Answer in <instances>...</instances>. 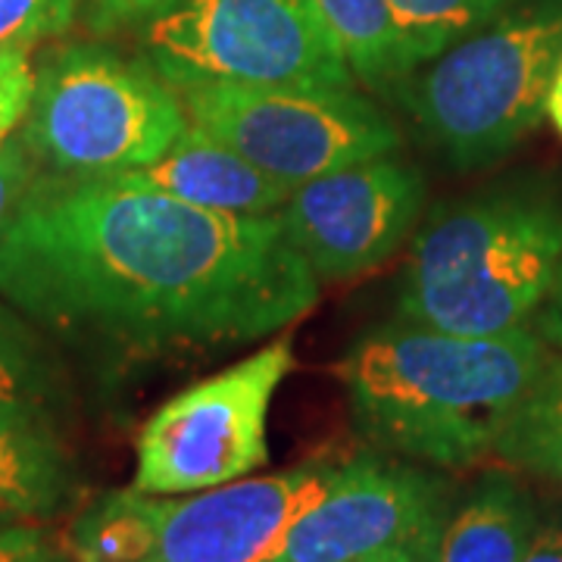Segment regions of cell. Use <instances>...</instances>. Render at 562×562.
I'll return each mask as SVG.
<instances>
[{
    "label": "cell",
    "mask_w": 562,
    "mask_h": 562,
    "mask_svg": "<svg viewBox=\"0 0 562 562\" xmlns=\"http://www.w3.org/2000/svg\"><path fill=\"white\" fill-rule=\"evenodd\" d=\"M519 562H562V522L538 525Z\"/></svg>",
    "instance_id": "cell-26"
},
{
    "label": "cell",
    "mask_w": 562,
    "mask_h": 562,
    "mask_svg": "<svg viewBox=\"0 0 562 562\" xmlns=\"http://www.w3.org/2000/svg\"><path fill=\"white\" fill-rule=\"evenodd\" d=\"M0 297L66 338L157 360L288 331L319 303V279L279 213H210L116 176H41L0 228Z\"/></svg>",
    "instance_id": "cell-1"
},
{
    "label": "cell",
    "mask_w": 562,
    "mask_h": 562,
    "mask_svg": "<svg viewBox=\"0 0 562 562\" xmlns=\"http://www.w3.org/2000/svg\"><path fill=\"white\" fill-rule=\"evenodd\" d=\"M0 562H63L47 535L25 522L0 525Z\"/></svg>",
    "instance_id": "cell-24"
},
{
    "label": "cell",
    "mask_w": 562,
    "mask_h": 562,
    "mask_svg": "<svg viewBox=\"0 0 562 562\" xmlns=\"http://www.w3.org/2000/svg\"><path fill=\"white\" fill-rule=\"evenodd\" d=\"M531 328L541 335V341L547 347H553V350L562 353V266L553 288H550V294H547V301L541 303V310L531 319Z\"/></svg>",
    "instance_id": "cell-25"
},
{
    "label": "cell",
    "mask_w": 562,
    "mask_h": 562,
    "mask_svg": "<svg viewBox=\"0 0 562 562\" xmlns=\"http://www.w3.org/2000/svg\"><path fill=\"white\" fill-rule=\"evenodd\" d=\"M50 394L54 372L44 344L20 310L0 297V401L47 409Z\"/></svg>",
    "instance_id": "cell-19"
},
{
    "label": "cell",
    "mask_w": 562,
    "mask_h": 562,
    "mask_svg": "<svg viewBox=\"0 0 562 562\" xmlns=\"http://www.w3.org/2000/svg\"><path fill=\"white\" fill-rule=\"evenodd\" d=\"M35 88V63H0V140H7L22 125V116Z\"/></svg>",
    "instance_id": "cell-23"
},
{
    "label": "cell",
    "mask_w": 562,
    "mask_h": 562,
    "mask_svg": "<svg viewBox=\"0 0 562 562\" xmlns=\"http://www.w3.org/2000/svg\"><path fill=\"white\" fill-rule=\"evenodd\" d=\"M562 266V184L513 176L443 203L416 232L401 319L491 338L531 328Z\"/></svg>",
    "instance_id": "cell-3"
},
{
    "label": "cell",
    "mask_w": 562,
    "mask_h": 562,
    "mask_svg": "<svg viewBox=\"0 0 562 562\" xmlns=\"http://www.w3.org/2000/svg\"><path fill=\"white\" fill-rule=\"evenodd\" d=\"M453 506V487L413 460H344L328 494L294 525L276 562H431Z\"/></svg>",
    "instance_id": "cell-9"
},
{
    "label": "cell",
    "mask_w": 562,
    "mask_h": 562,
    "mask_svg": "<svg viewBox=\"0 0 562 562\" xmlns=\"http://www.w3.org/2000/svg\"><path fill=\"white\" fill-rule=\"evenodd\" d=\"M562 63V0H519L387 94L453 169H484L547 116Z\"/></svg>",
    "instance_id": "cell-4"
},
{
    "label": "cell",
    "mask_w": 562,
    "mask_h": 562,
    "mask_svg": "<svg viewBox=\"0 0 562 562\" xmlns=\"http://www.w3.org/2000/svg\"><path fill=\"white\" fill-rule=\"evenodd\" d=\"M176 0H81V13L88 29L94 32H120V29H140L144 22L160 16Z\"/></svg>",
    "instance_id": "cell-22"
},
{
    "label": "cell",
    "mask_w": 562,
    "mask_h": 562,
    "mask_svg": "<svg viewBox=\"0 0 562 562\" xmlns=\"http://www.w3.org/2000/svg\"><path fill=\"white\" fill-rule=\"evenodd\" d=\"M79 10L81 0H0V63L32 60L72 29Z\"/></svg>",
    "instance_id": "cell-20"
},
{
    "label": "cell",
    "mask_w": 562,
    "mask_h": 562,
    "mask_svg": "<svg viewBox=\"0 0 562 562\" xmlns=\"http://www.w3.org/2000/svg\"><path fill=\"white\" fill-rule=\"evenodd\" d=\"M519 0H391L413 66L441 57Z\"/></svg>",
    "instance_id": "cell-18"
},
{
    "label": "cell",
    "mask_w": 562,
    "mask_h": 562,
    "mask_svg": "<svg viewBox=\"0 0 562 562\" xmlns=\"http://www.w3.org/2000/svg\"><path fill=\"white\" fill-rule=\"evenodd\" d=\"M550 357L535 328L469 338L375 325L338 362L353 425L401 460L465 469L487 453Z\"/></svg>",
    "instance_id": "cell-2"
},
{
    "label": "cell",
    "mask_w": 562,
    "mask_h": 562,
    "mask_svg": "<svg viewBox=\"0 0 562 562\" xmlns=\"http://www.w3.org/2000/svg\"><path fill=\"white\" fill-rule=\"evenodd\" d=\"M538 525V506L522 484L487 472L450 506L431 562H519Z\"/></svg>",
    "instance_id": "cell-14"
},
{
    "label": "cell",
    "mask_w": 562,
    "mask_h": 562,
    "mask_svg": "<svg viewBox=\"0 0 562 562\" xmlns=\"http://www.w3.org/2000/svg\"><path fill=\"white\" fill-rule=\"evenodd\" d=\"M138 44L169 85L357 88L313 0H176L140 25Z\"/></svg>",
    "instance_id": "cell-6"
},
{
    "label": "cell",
    "mask_w": 562,
    "mask_h": 562,
    "mask_svg": "<svg viewBox=\"0 0 562 562\" xmlns=\"http://www.w3.org/2000/svg\"><path fill=\"white\" fill-rule=\"evenodd\" d=\"M201 125L288 188L353 162L401 154V128L357 88H254L228 81L172 85Z\"/></svg>",
    "instance_id": "cell-7"
},
{
    "label": "cell",
    "mask_w": 562,
    "mask_h": 562,
    "mask_svg": "<svg viewBox=\"0 0 562 562\" xmlns=\"http://www.w3.org/2000/svg\"><path fill=\"white\" fill-rule=\"evenodd\" d=\"M547 116L553 120L557 132L562 135V63L557 69V79H553V88H550V101H547Z\"/></svg>",
    "instance_id": "cell-27"
},
{
    "label": "cell",
    "mask_w": 562,
    "mask_h": 562,
    "mask_svg": "<svg viewBox=\"0 0 562 562\" xmlns=\"http://www.w3.org/2000/svg\"><path fill=\"white\" fill-rule=\"evenodd\" d=\"M366 562H422V560H413V557H379V560H366Z\"/></svg>",
    "instance_id": "cell-28"
},
{
    "label": "cell",
    "mask_w": 562,
    "mask_h": 562,
    "mask_svg": "<svg viewBox=\"0 0 562 562\" xmlns=\"http://www.w3.org/2000/svg\"><path fill=\"white\" fill-rule=\"evenodd\" d=\"M154 547V494L135 487L106 494L72 528L79 562H147Z\"/></svg>",
    "instance_id": "cell-17"
},
{
    "label": "cell",
    "mask_w": 562,
    "mask_h": 562,
    "mask_svg": "<svg viewBox=\"0 0 562 562\" xmlns=\"http://www.w3.org/2000/svg\"><path fill=\"white\" fill-rule=\"evenodd\" d=\"M335 41L341 44L353 79L391 94L416 66L409 60L391 0H313Z\"/></svg>",
    "instance_id": "cell-15"
},
{
    "label": "cell",
    "mask_w": 562,
    "mask_h": 562,
    "mask_svg": "<svg viewBox=\"0 0 562 562\" xmlns=\"http://www.w3.org/2000/svg\"><path fill=\"white\" fill-rule=\"evenodd\" d=\"M179 91L101 41H69L35 63L20 135L63 179H106L162 157L188 128Z\"/></svg>",
    "instance_id": "cell-5"
},
{
    "label": "cell",
    "mask_w": 562,
    "mask_h": 562,
    "mask_svg": "<svg viewBox=\"0 0 562 562\" xmlns=\"http://www.w3.org/2000/svg\"><path fill=\"white\" fill-rule=\"evenodd\" d=\"M428 181L413 160L384 154L291 191L284 235L319 281H347L391 260L416 232Z\"/></svg>",
    "instance_id": "cell-10"
},
{
    "label": "cell",
    "mask_w": 562,
    "mask_h": 562,
    "mask_svg": "<svg viewBox=\"0 0 562 562\" xmlns=\"http://www.w3.org/2000/svg\"><path fill=\"white\" fill-rule=\"evenodd\" d=\"M501 460L562 482V357H547L494 443Z\"/></svg>",
    "instance_id": "cell-16"
},
{
    "label": "cell",
    "mask_w": 562,
    "mask_h": 562,
    "mask_svg": "<svg viewBox=\"0 0 562 562\" xmlns=\"http://www.w3.org/2000/svg\"><path fill=\"white\" fill-rule=\"evenodd\" d=\"M7 522H20V519H13V516H10L7 509H0V525H7Z\"/></svg>",
    "instance_id": "cell-29"
},
{
    "label": "cell",
    "mask_w": 562,
    "mask_h": 562,
    "mask_svg": "<svg viewBox=\"0 0 562 562\" xmlns=\"http://www.w3.org/2000/svg\"><path fill=\"white\" fill-rule=\"evenodd\" d=\"M116 179L232 216H272L294 191L244 160L228 144L206 135L194 122H188L181 138L162 157L120 172Z\"/></svg>",
    "instance_id": "cell-12"
},
{
    "label": "cell",
    "mask_w": 562,
    "mask_h": 562,
    "mask_svg": "<svg viewBox=\"0 0 562 562\" xmlns=\"http://www.w3.org/2000/svg\"><path fill=\"white\" fill-rule=\"evenodd\" d=\"M72 465L47 409L0 401V509L13 519H50L72 497Z\"/></svg>",
    "instance_id": "cell-13"
},
{
    "label": "cell",
    "mask_w": 562,
    "mask_h": 562,
    "mask_svg": "<svg viewBox=\"0 0 562 562\" xmlns=\"http://www.w3.org/2000/svg\"><path fill=\"white\" fill-rule=\"evenodd\" d=\"M291 369L294 338L284 331L247 360L169 397L140 428L132 487L154 497L194 494L266 465L269 409Z\"/></svg>",
    "instance_id": "cell-8"
},
{
    "label": "cell",
    "mask_w": 562,
    "mask_h": 562,
    "mask_svg": "<svg viewBox=\"0 0 562 562\" xmlns=\"http://www.w3.org/2000/svg\"><path fill=\"white\" fill-rule=\"evenodd\" d=\"M41 169L44 166L32 154V147L25 144L20 128L7 140H0V228L13 220L25 194L38 184Z\"/></svg>",
    "instance_id": "cell-21"
},
{
    "label": "cell",
    "mask_w": 562,
    "mask_h": 562,
    "mask_svg": "<svg viewBox=\"0 0 562 562\" xmlns=\"http://www.w3.org/2000/svg\"><path fill=\"white\" fill-rule=\"evenodd\" d=\"M341 465L310 460L188 497H154V547L147 562H276L294 525L328 494Z\"/></svg>",
    "instance_id": "cell-11"
}]
</instances>
